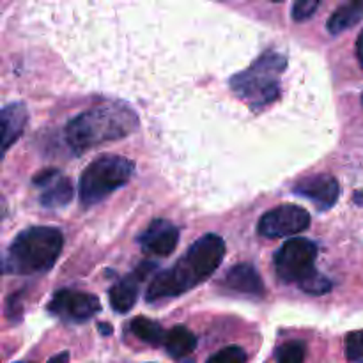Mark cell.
Returning <instances> with one entry per match:
<instances>
[{
    "label": "cell",
    "mask_w": 363,
    "mask_h": 363,
    "mask_svg": "<svg viewBox=\"0 0 363 363\" xmlns=\"http://www.w3.org/2000/svg\"><path fill=\"white\" fill-rule=\"evenodd\" d=\"M179 241V229L167 220H155L138 238V243L144 252L158 257L172 254Z\"/></svg>",
    "instance_id": "7c38bea8"
},
{
    "label": "cell",
    "mask_w": 363,
    "mask_h": 363,
    "mask_svg": "<svg viewBox=\"0 0 363 363\" xmlns=\"http://www.w3.org/2000/svg\"><path fill=\"white\" fill-rule=\"evenodd\" d=\"M315 257H318V245L314 241L293 238L277 250L273 264L280 280L303 286L318 273L314 268Z\"/></svg>",
    "instance_id": "8992f818"
},
{
    "label": "cell",
    "mask_w": 363,
    "mask_h": 363,
    "mask_svg": "<svg viewBox=\"0 0 363 363\" xmlns=\"http://www.w3.org/2000/svg\"><path fill=\"white\" fill-rule=\"evenodd\" d=\"M135 163L124 156L103 155L96 158L80 177V202L85 208L105 201L131 179Z\"/></svg>",
    "instance_id": "5b68a950"
},
{
    "label": "cell",
    "mask_w": 363,
    "mask_h": 363,
    "mask_svg": "<svg viewBox=\"0 0 363 363\" xmlns=\"http://www.w3.org/2000/svg\"><path fill=\"white\" fill-rule=\"evenodd\" d=\"M32 183H34V186L43 188L39 202L48 209L66 208L73 199V184L67 177L60 176L57 169L41 170L39 174H35Z\"/></svg>",
    "instance_id": "9c48e42d"
},
{
    "label": "cell",
    "mask_w": 363,
    "mask_h": 363,
    "mask_svg": "<svg viewBox=\"0 0 363 363\" xmlns=\"http://www.w3.org/2000/svg\"><path fill=\"white\" fill-rule=\"evenodd\" d=\"M344 351H346V358L351 363H363V330L347 333Z\"/></svg>",
    "instance_id": "d6986e66"
},
{
    "label": "cell",
    "mask_w": 363,
    "mask_h": 363,
    "mask_svg": "<svg viewBox=\"0 0 363 363\" xmlns=\"http://www.w3.org/2000/svg\"><path fill=\"white\" fill-rule=\"evenodd\" d=\"M363 20V0L358 2H350L346 6H340L332 18L328 20V30L332 34H340V32L347 30V28L354 27Z\"/></svg>",
    "instance_id": "2e32d148"
},
{
    "label": "cell",
    "mask_w": 363,
    "mask_h": 363,
    "mask_svg": "<svg viewBox=\"0 0 363 363\" xmlns=\"http://www.w3.org/2000/svg\"><path fill=\"white\" fill-rule=\"evenodd\" d=\"M156 269V266L152 262H142L135 268V272L131 275L124 277L121 282H117L116 286L110 289V305H112L113 311H117L119 314L131 311L135 307L138 300V289H140V284L147 279L149 273H152Z\"/></svg>",
    "instance_id": "8fae6325"
},
{
    "label": "cell",
    "mask_w": 363,
    "mask_h": 363,
    "mask_svg": "<svg viewBox=\"0 0 363 363\" xmlns=\"http://www.w3.org/2000/svg\"><path fill=\"white\" fill-rule=\"evenodd\" d=\"M319 2L318 0H301L293 6V18L296 21H305L318 11Z\"/></svg>",
    "instance_id": "7402d4cb"
},
{
    "label": "cell",
    "mask_w": 363,
    "mask_h": 363,
    "mask_svg": "<svg viewBox=\"0 0 363 363\" xmlns=\"http://www.w3.org/2000/svg\"><path fill=\"white\" fill-rule=\"evenodd\" d=\"M130 332L133 333L137 339H140L142 342L152 344V346H160L165 342L167 332L158 325V323L151 321L147 318H135L130 323Z\"/></svg>",
    "instance_id": "e0dca14e"
},
{
    "label": "cell",
    "mask_w": 363,
    "mask_h": 363,
    "mask_svg": "<svg viewBox=\"0 0 363 363\" xmlns=\"http://www.w3.org/2000/svg\"><path fill=\"white\" fill-rule=\"evenodd\" d=\"M225 255V243L218 234H206L188 248L186 255L170 269L160 272L145 293L149 303L176 298L208 280L220 268Z\"/></svg>",
    "instance_id": "6da1fadb"
},
{
    "label": "cell",
    "mask_w": 363,
    "mask_h": 363,
    "mask_svg": "<svg viewBox=\"0 0 363 363\" xmlns=\"http://www.w3.org/2000/svg\"><path fill=\"white\" fill-rule=\"evenodd\" d=\"M106 326H108V325H99V330L103 332V335H108V333H110V328H106Z\"/></svg>",
    "instance_id": "d4e9b609"
},
{
    "label": "cell",
    "mask_w": 363,
    "mask_h": 363,
    "mask_svg": "<svg viewBox=\"0 0 363 363\" xmlns=\"http://www.w3.org/2000/svg\"><path fill=\"white\" fill-rule=\"evenodd\" d=\"M48 311L53 315L67 323H84L89 321L92 315L101 311V303L98 298L91 293L74 289H60L53 294L52 301L48 303Z\"/></svg>",
    "instance_id": "ba28073f"
},
{
    "label": "cell",
    "mask_w": 363,
    "mask_h": 363,
    "mask_svg": "<svg viewBox=\"0 0 363 363\" xmlns=\"http://www.w3.org/2000/svg\"><path fill=\"white\" fill-rule=\"evenodd\" d=\"M300 287L308 294H325L332 289V282H330L326 277H323L321 273H315L311 280H307V282Z\"/></svg>",
    "instance_id": "44dd1931"
},
{
    "label": "cell",
    "mask_w": 363,
    "mask_h": 363,
    "mask_svg": "<svg viewBox=\"0 0 363 363\" xmlns=\"http://www.w3.org/2000/svg\"><path fill=\"white\" fill-rule=\"evenodd\" d=\"M0 117H2V152H6L23 133L28 113L23 103H9L2 108Z\"/></svg>",
    "instance_id": "5bb4252c"
},
{
    "label": "cell",
    "mask_w": 363,
    "mask_h": 363,
    "mask_svg": "<svg viewBox=\"0 0 363 363\" xmlns=\"http://www.w3.org/2000/svg\"><path fill=\"white\" fill-rule=\"evenodd\" d=\"M62 245V233L55 227H28L11 243L4 259V272L16 275L48 272L59 259Z\"/></svg>",
    "instance_id": "3957f363"
},
{
    "label": "cell",
    "mask_w": 363,
    "mask_h": 363,
    "mask_svg": "<svg viewBox=\"0 0 363 363\" xmlns=\"http://www.w3.org/2000/svg\"><path fill=\"white\" fill-rule=\"evenodd\" d=\"M357 57H358V62H360V67L363 69V28L357 39Z\"/></svg>",
    "instance_id": "603a6c76"
},
{
    "label": "cell",
    "mask_w": 363,
    "mask_h": 363,
    "mask_svg": "<svg viewBox=\"0 0 363 363\" xmlns=\"http://www.w3.org/2000/svg\"><path fill=\"white\" fill-rule=\"evenodd\" d=\"M362 105H363V94H362Z\"/></svg>",
    "instance_id": "484cf974"
},
{
    "label": "cell",
    "mask_w": 363,
    "mask_h": 363,
    "mask_svg": "<svg viewBox=\"0 0 363 363\" xmlns=\"http://www.w3.org/2000/svg\"><path fill=\"white\" fill-rule=\"evenodd\" d=\"M305 353V342L289 340L277 350V363H303Z\"/></svg>",
    "instance_id": "ac0fdd59"
},
{
    "label": "cell",
    "mask_w": 363,
    "mask_h": 363,
    "mask_svg": "<svg viewBox=\"0 0 363 363\" xmlns=\"http://www.w3.org/2000/svg\"><path fill=\"white\" fill-rule=\"evenodd\" d=\"M286 66L282 53L266 52L248 69L230 78V89L252 108H261L280 96V74Z\"/></svg>",
    "instance_id": "277c9868"
},
{
    "label": "cell",
    "mask_w": 363,
    "mask_h": 363,
    "mask_svg": "<svg viewBox=\"0 0 363 363\" xmlns=\"http://www.w3.org/2000/svg\"><path fill=\"white\" fill-rule=\"evenodd\" d=\"M138 128V117L123 101H103L71 119L66 126V140L77 155L106 142L128 137Z\"/></svg>",
    "instance_id": "7a4b0ae2"
},
{
    "label": "cell",
    "mask_w": 363,
    "mask_h": 363,
    "mask_svg": "<svg viewBox=\"0 0 363 363\" xmlns=\"http://www.w3.org/2000/svg\"><path fill=\"white\" fill-rule=\"evenodd\" d=\"M206 363H247V353L240 346H227L216 351Z\"/></svg>",
    "instance_id": "ffe728a7"
},
{
    "label": "cell",
    "mask_w": 363,
    "mask_h": 363,
    "mask_svg": "<svg viewBox=\"0 0 363 363\" xmlns=\"http://www.w3.org/2000/svg\"><path fill=\"white\" fill-rule=\"evenodd\" d=\"M293 191L314 202L319 211H326L335 206L340 195V186L335 177L330 174H318V176H308L298 181Z\"/></svg>",
    "instance_id": "30bf717a"
},
{
    "label": "cell",
    "mask_w": 363,
    "mask_h": 363,
    "mask_svg": "<svg viewBox=\"0 0 363 363\" xmlns=\"http://www.w3.org/2000/svg\"><path fill=\"white\" fill-rule=\"evenodd\" d=\"M308 225H311V215L307 209L296 204H282L261 216L257 230L261 236L277 240V238L296 236Z\"/></svg>",
    "instance_id": "52a82bcc"
},
{
    "label": "cell",
    "mask_w": 363,
    "mask_h": 363,
    "mask_svg": "<svg viewBox=\"0 0 363 363\" xmlns=\"http://www.w3.org/2000/svg\"><path fill=\"white\" fill-rule=\"evenodd\" d=\"M67 360H69V354L64 351V353H60V354H57V357L50 358L48 363H67Z\"/></svg>",
    "instance_id": "cb8c5ba5"
},
{
    "label": "cell",
    "mask_w": 363,
    "mask_h": 363,
    "mask_svg": "<svg viewBox=\"0 0 363 363\" xmlns=\"http://www.w3.org/2000/svg\"><path fill=\"white\" fill-rule=\"evenodd\" d=\"M225 286L236 293L252 294V296H262L264 294V284L261 275L252 264H238L225 275Z\"/></svg>",
    "instance_id": "4fadbf2b"
},
{
    "label": "cell",
    "mask_w": 363,
    "mask_h": 363,
    "mask_svg": "<svg viewBox=\"0 0 363 363\" xmlns=\"http://www.w3.org/2000/svg\"><path fill=\"white\" fill-rule=\"evenodd\" d=\"M163 346L169 351L170 357L184 358L195 351V347H197V337H195L194 332L188 330L186 326L177 325L167 332Z\"/></svg>",
    "instance_id": "9a60e30c"
}]
</instances>
